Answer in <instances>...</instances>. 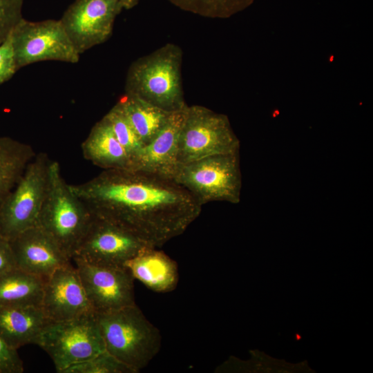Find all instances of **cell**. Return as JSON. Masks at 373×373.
<instances>
[{"mask_svg":"<svg viewBox=\"0 0 373 373\" xmlns=\"http://www.w3.org/2000/svg\"><path fill=\"white\" fill-rule=\"evenodd\" d=\"M24 0H0V44L11 34L17 24L23 19L22 7Z\"/></svg>","mask_w":373,"mask_h":373,"instance_id":"d4e9b609","label":"cell"},{"mask_svg":"<svg viewBox=\"0 0 373 373\" xmlns=\"http://www.w3.org/2000/svg\"><path fill=\"white\" fill-rule=\"evenodd\" d=\"M82 151L86 160L104 170L131 168V155L104 117L91 128L82 144Z\"/></svg>","mask_w":373,"mask_h":373,"instance_id":"ac0fdd59","label":"cell"},{"mask_svg":"<svg viewBox=\"0 0 373 373\" xmlns=\"http://www.w3.org/2000/svg\"><path fill=\"white\" fill-rule=\"evenodd\" d=\"M37 345L48 354L59 373L106 350L94 312L67 321H50Z\"/></svg>","mask_w":373,"mask_h":373,"instance_id":"8992f818","label":"cell"},{"mask_svg":"<svg viewBox=\"0 0 373 373\" xmlns=\"http://www.w3.org/2000/svg\"><path fill=\"white\" fill-rule=\"evenodd\" d=\"M172 179L202 205L212 201L237 204L240 200L238 153L215 155L180 164Z\"/></svg>","mask_w":373,"mask_h":373,"instance_id":"5b68a950","label":"cell"},{"mask_svg":"<svg viewBox=\"0 0 373 373\" xmlns=\"http://www.w3.org/2000/svg\"><path fill=\"white\" fill-rule=\"evenodd\" d=\"M72 260L94 312H108L135 304V279L126 267L97 266L78 258Z\"/></svg>","mask_w":373,"mask_h":373,"instance_id":"7c38bea8","label":"cell"},{"mask_svg":"<svg viewBox=\"0 0 373 373\" xmlns=\"http://www.w3.org/2000/svg\"><path fill=\"white\" fill-rule=\"evenodd\" d=\"M50 160L36 154L0 207V233L9 241L37 224L45 198Z\"/></svg>","mask_w":373,"mask_h":373,"instance_id":"52a82bcc","label":"cell"},{"mask_svg":"<svg viewBox=\"0 0 373 373\" xmlns=\"http://www.w3.org/2000/svg\"><path fill=\"white\" fill-rule=\"evenodd\" d=\"M124 9H131L135 6L139 0H117Z\"/></svg>","mask_w":373,"mask_h":373,"instance_id":"f1b7e54d","label":"cell"},{"mask_svg":"<svg viewBox=\"0 0 373 373\" xmlns=\"http://www.w3.org/2000/svg\"><path fill=\"white\" fill-rule=\"evenodd\" d=\"M239 149L240 141L226 115L202 106H188L179 138V164L215 155L238 153Z\"/></svg>","mask_w":373,"mask_h":373,"instance_id":"ba28073f","label":"cell"},{"mask_svg":"<svg viewBox=\"0 0 373 373\" xmlns=\"http://www.w3.org/2000/svg\"><path fill=\"white\" fill-rule=\"evenodd\" d=\"M15 267L10 241L0 233V275Z\"/></svg>","mask_w":373,"mask_h":373,"instance_id":"83f0119b","label":"cell"},{"mask_svg":"<svg viewBox=\"0 0 373 373\" xmlns=\"http://www.w3.org/2000/svg\"><path fill=\"white\" fill-rule=\"evenodd\" d=\"M188 105L172 112L164 126L131 158L130 169L173 178L179 164L178 144Z\"/></svg>","mask_w":373,"mask_h":373,"instance_id":"9a60e30c","label":"cell"},{"mask_svg":"<svg viewBox=\"0 0 373 373\" xmlns=\"http://www.w3.org/2000/svg\"><path fill=\"white\" fill-rule=\"evenodd\" d=\"M63 373H135L106 350L93 358L68 367Z\"/></svg>","mask_w":373,"mask_h":373,"instance_id":"cb8c5ba5","label":"cell"},{"mask_svg":"<svg viewBox=\"0 0 373 373\" xmlns=\"http://www.w3.org/2000/svg\"><path fill=\"white\" fill-rule=\"evenodd\" d=\"M50 321L39 306L0 307V338L11 349L37 345L41 334Z\"/></svg>","mask_w":373,"mask_h":373,"instance_id":"2e32d148","label":"cell"},{"mask_svg":"<svg viewBox=\"0 0 373 373\" xmlns=\"http://www.w3.org/2000/svg\"><path fill=\"white\" fill-rule=\"evenodd\" d=\"M18 70L10 34L0 44V84L8 81Z\"/></svg>","mask_w":373,"mask_h":373,"instance_id":"484cf974","label":"cell"},{"mask_svg":"<svg viewBox=\"0 0 373 373\" xmlns=\"http://www.w3.org/2000/svg\"><path fill=\"white\" fill-rule=\"evenodd\" d=\"M70 187L93 216L155 248L183 233L202 206L172 178L133 169L104 170Z\"/></svg>","mask_w":373,"mask_h":373,"instance_id":"6da1fadb","label":"cell"},{"mask_svg":"<svg viewBox=\"0 0 373 373\" xmlns=\"http://www.w3.org/2000/svg\"><path fill=\"white\" fill-rule=\"evenodd\" d=\"M125 267L134 279L157 293L174 290L179 280L177 262L155 247H147L132 259Z\"/></svg>","mask_w":373,"mask_h":373,"instance_id":"e0dca14e","label":"cell"},{"mask_svg":"<svg viewBox=\"0 0 373 373\" xmlns=\"http://www.w3.org/2000/svg\"><path fill=\"white\" fill-rule=\"evenodd\" d=\"M181 48L167 44L134 61L126 79V94L137 97L167 112L187 104L182 85Z\"/></svg>","mask_w":373,"mask_h":373,"instance_id":"7a4b0ae2","label":"cell"},{"mask_svg":"<svg viewBox=\"0 0 373 373\" xmlns=\"http://www.w3.org/2000/svg\"><path fill=\"white\" fill-rule=\"evenodd\" d=\"M115 136L131 155V158L144 146L120 106L117 103L104 117Z\"/></svg>","mask_w":373,"mask_h":373,"instance_id":"603a6c76","label":"cell"},{"mask_svg":"<svg viewBox=\"0 0 373 373\" xmlns=\"http://www.w3.org/2000/svg\"><path fill=\"white\" fill-rule=\"evenodd\" d=\"M95 314L106 350L135 373L146 367L159 352L160 330L136 304Z\"/></svg>","mask_w":373,"mask_h":373,"instance_id":"3957f363","label":"cell"},{"mask_svg":"<svg viewBox=\"0 0 373 373\" xmlns=\"http://www.w3.org/2000/svg\"><path fill=\"white\" fill-rule=\"evenodd\" d=\"M17 267L46 280L71 258L58 243L36 225L10 240Z\"/></svg>","mask_w":373,"mask_h":373,"instance_id":"5bb4252c","label":"cell"},{"mask_svg":"<svg viewBox=\"0 0 373 373\" xmlns=\"http://www.w3.org/2000/svg\"><path fill=\"white\" fill-rule=\"evenodd\" d=\"M23 370L17 350L10 348L0 338V373H21Z\"/></svg>","mask_w":373,"mask_h":373,"instance_id":"4316f807","label":"cell"},{"mask_svg":"<svg viewBox=\"0 0 373 373\" xmlns=\"http://www.w3.org/2000/svg\"><path fill=\"white\" fill-rule=\"evenodd\" d=\"M122 9L117 0H76L59 20L81 55L111 37Z\"/></svg>","mask_w":373,"mask_h":373,"instance_id":"8fae6325","label":"cell"},{"mask_svg":"<svg viewBox=\"0 0 373 373\" xmlns=\"http://www.w3.org/2000/svg\"><path fill=\"white\" fill-rule=\"evenodd\" d=\"M45 280L15 267L0 275V307H41Z\"/></svg>","mask_w":373,"mask_h":373,"instance_id":"d6986e66","label":"cell"},{"mask_svg":"<svg viewBox=\"0 0 373 373\" xmlns=\"http://www.w3.org/2000/svg\"><path fill=\"white\" fill-rule=\"evenodd\" d=\"M41 307L50 321H64L93 312L76 266L55 270L44 285Z\"/></svg>","mask_w":373,"mask_h":373,"instance_id":"4fadbf2b","label":"cell"},{"mask_svg":"<svg viewBox=\"0 0 373 373\" xmlns=\"http://www.w3.org/2000/svg\"><path fill=\"white\" fill-rule=\"evenodd\" d=\"M35 155L29 144L0 136V207Z\"/></svg>","mask_w":373,"mask_h":373,"instance_id":"44dd1931","label":"cell"},{"mask_svg":"<svg viewBox=\"0 0 373 373\" xmlns=\"http://www.w3.org/2000/svg\"><path fill=\"white\" fill-rule=\"evenodd\" d=\"M117 104L144 145L157 135L172 113L126 93Z\"/></svg>","mask_w":373,"mask_h":373,"instance_id":"ffe728a7","label":"cell"},{"mask_svg":"<svg viewBox=\"0 0 373 373\" xmlns=\"http://www.w3.org/2000/svg\"><path fill=\"white\" fill-rule=\"evenodd\" d=\"M93 218L86 205L64 180L59 164L50 160L46 192L37 225L72 259Z\"/></svg>","mask_w":373,"mask_h":373,"instance_id":"277c9868","label":"cell"},{"mask_svg":"<svg viewBox=\"0 0 373 373\" xmlns=\"http://www.w3.org/2000/svg\"><path fill=\"white\" fill-rule=\"evenodd\" d=\"M11 38L19 70L42 61L76 64L80 58L60 20L30 21L23 18Z\"/></svg>","mask_w":373,"mask_h":373,"instance_id":"9c48e42d","label":"cell"},{"mask_svg":"<svg viewBox=\"0 0 373 373\" xmlns=\"http://www.w3.org/2000/svg\"><path fill=\"white\" fill-rule=\"evenodd\" d=\"M150 247L126 229L93 216L72 259L97 266L125 267L128 260Z\"/></svg>","mask_w":373,"mask_h":373,"instance_id":"30bf717a","label":"cell"},{"mask_svg":"<svg viewBox=\"0 0 373 373\" xmlns=\"http://www.w3.org/2000/svg\"><path fill=\"white\" fill-rule=\"evenodd\" d=\"M186 12L206 17H227L248 7L253 0H169Z\"/></svg>","mask_w":373,"mask_h":373,"instance_id":"7402d4cb","label":"cell"}]
</instances>
